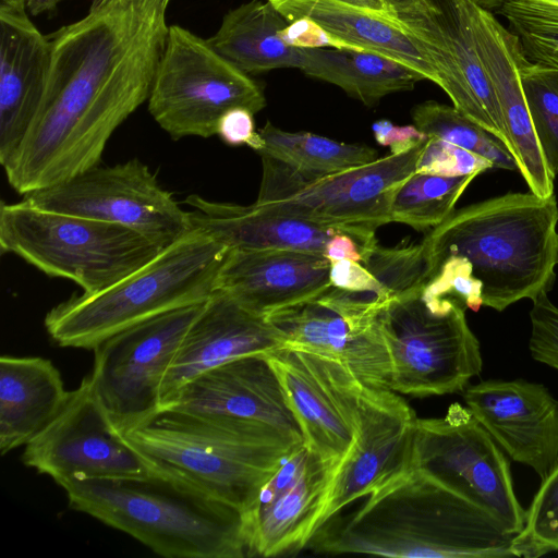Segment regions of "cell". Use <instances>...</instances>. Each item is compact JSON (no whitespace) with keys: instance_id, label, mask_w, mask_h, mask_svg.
<instances>
[{"instance_id":"cell-1","label":"cell","mask_w":558,"mask_h":558,"mask_svg":"<svg viewBox=\"0 0 558 558\" xmlns=\"http://www.w3.org/2000/svg\"><path fill=\"white\" fill-rule=\"evenodd\" d=\"M166 13L135 0H94L49 36L51 62L40 111L3 166L22 195L96 166L113 132L145 101L165 48Z\"/></svg>"},{"instance_id":"cell-2","label":"cell","mask_w":558,"mask_h":558,"mask_svg":"<svg viewBox=\"0 0 558 558\" xmlns=\"http://www.w3.org/2000/svg\"><path fill=\"white\" fill-rule=\"evenodd\" d=\"M328 521L306 546L331 554L405 558L517 557V534L414 469L368 495L350 514Z\"/></svg>"},{"instance_id":"cell-3","label":"cell","mask_w":558,"mask_h":558,"mask_svg":"<svg viewBox=\"0 0 558 558\" xmlns=\"http://www.w3.org/2000/svg\"><path fill=\"white\" fill-rule=\"evenodd\" d=\"M557 225L555 195L507 193L454 209L423 240L429 278L445 258L461 257L482 289L483 306L501 312L534 300L554 282Z\"/></svg>"},{"instance_id":"cell-4","label":"cell","mask_w":558,"mask_h":558,"mask_svg":"<svg viewBox=\"0 0 558 558\" xmlns=\"http://www.w3.org/2000/svg\"><path fill=\"white\" fill-rule=\"evenodd\" d=\"M69 506L168 558L247 557L243 512L153 470L143 476L74 478Z\"/></svg>"},{"instance_id":"cell-5","label":"cell","mask_w":558,"mask_h":558,"mask_svg":"<svg viewBox=\"0 0 558 558\" xmlns=\"http://www.w3.org/2000/svg\"><path fill=\"white\" fill-rule=\"evenodd\" d=\"M153 470L242 512L298 442L258 422L161 410L123 434Z\"/></svg>"},{"instance_id":"cell-6","label":"cell","mask_w":558,"mask_h":558,"mask_svg":"<svg viewBox=\"0 0 558 558\" xmlns=\"http://www.w3.org/2000/svg\"><path fill=\"white\" fill-rule=\"evenodd\" d=\"M229 251L191 230L116 284L94 294L73 295L52 307L45 328L60 347L94 350L138 323L205 302L216 290Z\"/></svg>"},{"instance_id":"cell-7","label":"cell","mask_w":558,"mask_h":558,"mask_svg":"<svg viewBox=\"0 0 558 558\" xmlns=\"http://www.w3.org/2000/svg\"><path fill=\"white\" fill-rule=\"evenodd\" d=\"M0 248L94 294L142 268L166 247L126 227L41 209L23 199L1 203Z\"/></svg>"},{"instance_id":"cell-8","label":"cell","mask_w":558,"mask_h":558,"mask_svg":"<svg viewBox=\"0 0 558 558\" xmlns=\"http://www.w3.org/2000/svg\"><path fill=\"white\" fill-rule=\"evenodd\" d=\"M425 143L327 174L302 171L259 155L263 175L258 197L252 205L263 211L342 229L369 250L378 244L376 229L391 222L393 195L415 172Z\"/></svg>"},{"instance_id":"cell-9","label":"cell","mask_w":558,"mask_h":558,"mask_svg":"<svg viewBox=\"0 0 558 558\" xmlns=\"http://www.w3.org/2000/svg\"><path fill=\"white\" fill-rule=\"evenodd\" d=\"M148 111L173 140L211 137L220 118L242 107L254 114L266 106L260 86L207 39L170 25L150 93Z\"/></svg>"},{"instance_id":"cell-10","label":"cell","mask_w":558,"mask_h":558,"mask_svg":"<svg viewBox=\"0 0 558 558\" xmlns=\"http://www.w3.org/2000/svg\"><path fill=\"white\" fill-rule=\"evenodd\" d=\"M422 289L390 300L379 312L391 390L418 398L461 392L482 371L480 342L463 306L434 312Z\"/></svg>"},{"instance_id":"cell-11","label":"cell","mask_w":558,"mask_h":558,"mask_svg":"<svg viewBox=\"0 0 558 558\" xmlns=\"http://www.w3.org/2000/svg\"><path fill=\"white\" fill-rule=\"evenodd\" d=\"M412 469L482 508L509 532L523 529L526 510L514 493L509 461L468 407L456 402L442 417L417 418Z\"/></svg>"},{"instance_id":"cell-12","label":"cell","mask_w":558,"mask_h":558,"mask_svg":"<svg viewBox=\"0 0 558 558\" xmlns=\"http://www.w3.org/2000/svg\"><path fill=\"white\" fill-rule=\"evenodd\" d=\"M204 302L162 313L94 348L95 391L123 435L160 411L162 380Z\"/></svg>"},{"instance_id":"cell-13","label":"cell","mask_w":558,"mask_h":558,"mask_svg":"<svg viewBox=\"0 0 558 558\" xmlns=\"http://www.w3.org/2000/svg\"><path fill=\"white\" fill-rule=\"evenodd\" d=\"M24 196L41 209L126 227L163 247L191 231L189 211L136 158L114 166H96Z\"/></svg>"},{"instance_id":"cell-14","label":"cell","mask_w":558,"mask_h":558,"mask_svg":"<svg viewBox=\"0 0 558 558\" xmlns=\"http://www.w3.org/2000/svg\"><path fill=\"white\" fill-rule=\"evenodd\" d=\"M22 461L59 486L74 478L135 477L153 471L114 426L89 375L24 446Z\"/></svg>"},{"instance_id":"cell-15","label":"cell","mask_w":558,"mask_h":558,"mask_svg":"<svg viewBox=\"0 0 558 558\" xmlns=\"http://www.w3.org/2000/svg\"><path fill=\"white\" fill-rule=\"evenodd\" d=\"M471 0H420L392 14L425 47L438 86L453 107L495 135L510 142L493 84L478 54Z\"/></svg>"},{"instance_id":"cell-16","label":"cell","mask_w":558,"mask_h":558,"mask_svg":"<svg viewBox=\"0 0 558 558\" xmlns=\"http://www.w3.org/2000/svg\"><path fill=\"white\" fill-rule=\"evenodd\" d=\"M266 356L301 427L304 444L338 465L359 434L363 385L341 363L310 351L281 347Z\"/></svg>"},{"instance_id":"cell-17","label":"cell","mask_w":558,"mask_h":558,"mask_svg":"<svg viewBox=\"0 0 558 558\" xmlns=\"http://www.w3.org/2000/svg\"><path fill=\"white\" fill-rule=\"evenodd\" d=\"M379 312L326 289L312 300L276 311L266 318L283 336V347L335 360L362 385L391 390V360Z\"/></svg>"},{"instance_id":"cell-18","label":"cell","mask_w":558,"mask_h":558,"mask_svg":"<svg viewBox=\"0 0 558 558\" xmlns=\"http://www.w3.org/2000/svg\"><path fill=\"white\" fill-rule=\"evenodd\" d=\"M359 416L357 437L336 468L316 531L348 505L412 470L418 417L411 405L393 390L363 385Z\"/></svg>"},{"instance_id":"cell-19","label":"cell","mask_w":558,"mask_h":558,"mask_svg":"<svg viewBox=\"0 0 558 558\" xmlns=\"http://www.w3.org/2000/svg\"><path fill=\"white\" fill-rule=\"evenodd\" d=\"M336 468L304 442L294 447L243 512L247 556L271 557L306 547Z\"/></svg>"},{"instance_id":"cell-20","label":"cell","mask_w":558,"mask_h":558,"mask_svg":"<svg viewBox=\"0 0 558 558\" xmlns=\"http://www.w3.org/2000/svg\"><path fill=\"white\" fill-rule=\"evenodd\" d=\"M462 392L469 410L512 460L542 480L558 463V401L545 386L488 379Z\"/></svg>"},{"instance_id":"cell-21","label":"cell","mask_w":558,"mask_h":558,"mask_svg":"<svg viewBox=\"0 0 558 558\" xmlns=\"http://www.w3.org/2000/svg\"><path fill=\"white\" fill-rule=\"evenodd\" d=\"M161 410L264 423L298 444L304 442L266 353L245 355L204 372L185 384Z\"/></svg>"},{"instance_id":"cell-22","label":"cell","mask_w":558,"mask_h":558,"mask_svg":"<svg viewBox=\"0 0 558 558\" xmlns=\"http://www.w3.org/2000/svg\"><path fill=\"white\" fill-rule=\"evenodd\" d=\"M283 345V336L266 317L254 314L216 289L190 326L162 380L160 410L185 384L204 372Z\"/></svg>"},{"instance_id":"cell-23","label":"cell","mask_w":558,"mask_h":558,"mask_svg":"<svg viewBox=\"0 0 558 558\" xmlns=\"http://www.w3.org/2000/svg\"><path fill=\"white\" fill-rule=\"evenodd\" d=\"M26 9L0 5V163L16 154L40 111L51 62L49 36Z\"/></svg>"},{"instance_id":"cell-24","label":"cell","mask_w":558,"mask_h":558,"mask_svg":"<svg viewBox=\"0 0 558 558\" xmlns=\"http://www.w3.org/2000/svg\"><path fill=\"white\" fill-rule=\"evenodd\" d=\"M472 14L478 54L497 96L518 171L530 192L549 197L554 195L555 175L539 147L522 89L520 41L490 11L474 2Z\"/></svg>"},{"instance_id":"cell-25","label":"cell","mask_w":558,"mask_h":558,"mask_svg":"<svg viewBox=\"0 0 558 558\" xmlns=\"http://www.w3.org/2000/svg\"><path fill=\"white\" fill-rule=\"evenodd\" d=\"M330 262L293 250H230L217 278L221 290L259 316L320 295L330 284Z\"/></svg>"},{"instance_id":"cell-26","label":"cell","mask_w":558,"mask_h":558,"mask_svg":"<svg viewBox=\"0 0 558 558\" xmlns=\"http://www.w3.org/2000/svg\"><path fill=\"white\" fill-rule=\"evenodd\" d=\"M185 204L192 208L187 210L191 230L207 234L229 250H293L324 255L328 240L345 232L263 211L253 205L213 202L196 194L189 195Z\"/></svg>"},{"instance_id":"cell-27","label":"cell","mask_w":558,"mask_h":558,"mask_svg":"<svg viewBox=\"0 0 558 558\" xmlns=\"http://www.w3.org/2000/svg\"><path fill=\"white\" fill-rule=\"evenodd\" d=\"M288 21L307 17L336 37L377 52L420 72L438 85V75L423 44L389 12L340 0H267Z\"/></svg>"},{"instance_id":"cell-28","label":"cell","mask_w":558,"mask_h":558,"mask_svg":"<svg viewBox=\"0 0 558 558\" xmlns=\"http://www.w3.org/2000/svg\"><path fill=\"white\" fill-rule=\"evenodd\" d=\"M69 391L59 369L39 356L0 359V451L25 446L59 412Z\"/></svg>"},{"instance_id":"cell-29","label":"cell","mask_w":558,"mask_h":558,"mask_svg":"<svg viewBox=\"0 0 558 558\" xmlns=\"http://www.w3.org/2000/svg\"><path fill=\"white\" fill-rule=\"evenodd\" d=\"M288 23L269 1L251 0L228 11L207 40L247 74L300 69L302 49L288 46L279 36Z\"/></svg>"},{"instance_id":"cell-30","label":"cell","mask_w":558,"mask_h":558,"mask_svg":"<svg viewBox=\"0 0 558 558\" xmlns=\"http://www.w3.org/2000/svg\"><path fill=\"white\" fill-rule=\"evenodd\" d=\"M299 70L340 87L366 106L387 95L411 90L426 80L420 72L384 54L348 49H302Z\"/></svg>"},{"instance_id":"cell-31","label":"cell","mask_w":558,"mask_h":558,"mask_svg":"<svg viewBox=\"0 0 558 558\" xmlns=\"http://www.w3.org/2000/svg\"><path fill=\"white\" fill-rule=\"evenodd\" d=\"M267 155L295 169L327 174L366 165L377 159V151L365 145L333 141L310 132H288L269 121L258 131Z\"/></svg>"},{"instance_id":"cell-32","label":"cell","mask_w":558,"mask_h":558,"mask_svg":"<svg viewBox=\"0 0 558 558\" xmlns=\"http://www.w3.org/2000/svg\"><path fill=\"white\" fill-rule=\"evenodd\" d=\"M476 178L474 174L440 177L414 172L396 191L391 207V222H400L423 231L440 225Z\"/></svg>"},{"instance_id":"cell-33","label":"cell","mask_w":558,"mask_h":558,"mask_svg":"<svg viewBox=\"0 0 558 558\" xmlns=\"http://www.w3.org/2000/svg\"><path fill=\"white\" fill-rule=\"evenodd\" d=\"M413 124L427 137H437L489 160L494 168L518 170L509 149L490 132L453 106L427 100L412 110Z\"/></svg>"},{"instance_id":"cell-34","label":"cell","mask_w":558,"mask_h":558,"mask_svg":"<svg viewBox=\"0 0 558 558\" xmlns=\"http://www.w3.org/2000/svg\"><path fill=\"white\" fill-rule=\"evenodd\" d=\"M519 72L534 131L547 166L558 173V71L527 60L521 51Z\"/></svg>"},{"instance_id":"cell-35","label":"cell","mask_w":558,"mask_h":558,"mask_svg":"<svg viewBox=\"0 0 558 558\" xmlns=\"http://www.w3.org/2000/svg\"><path fill=\"white\" fill-rule=\"evenodd\" d=\"M527 60L558 71V8L531 0H507L499 8Z\"/></svg>"},{"instance_id":"cell-36","label":"cell","mask_w":558,"mask_h":558,"mask_svg":"<svg viewBox=\"0 0 558 558\" xmlns=\"http://www.w3.org/2000/svg\"><path fill=\"white\" fill-rule=\"evenodd\" d=\"M514 549L523 558L558 551V463L542 480L523 529L514 537Z\"/></svg>"},{"instance_id":"cell-37","label":"cell","mask_w":558,"mask_h":558,"mask_svg":"<svg viewBox=\"0 0 558 558\" xmlns=\"http://www.w3.org/2000/svg\"><path fill=\"white\" fill-rule=\"evenodd\" d=\"M494 169L486 158L437 137H428L415 172L440 177L478 175Z\"/></svg>"},{"instance_id":"cell-38","label":"cell","mask_w":558,"mask_h":558,"mask_svg":"<svg viewBox=\"0 0 558 558\" xmlns=\"http://www.w3.org/2000/svg\"><path fill=\"white\" fill-rule=\"evenodd\" d=\"M532 301L530 352L535 361L558 369V307L547 292Z\"/></svg>"},{"instance_id":"cell-39","label":"cell","mask_w":558,"mask_h":558,"mask_svg":"<svg viewBox=\"0 0 558 558\" xmlns=\"http://www.w3.org/2000/svg\"><path fill=\"white\" fill-rule=\"evenodd\" d=\"M280 38L294 48L302 49H340L366 51L362 48L342 40L317 22L300 17L288 23V25L279 32Z\"/></svg>"},{"instance_id":"cell-40","label":"cell","mask_w":558,"mask_h":558,"mask_svg":"<svg viewBox=\"0 0 558 558\" xmlns=\"http://www.w3.org/2000/svg\"><path fill=\"white\" fill-rule=\"evenodd\" d=\"M216 135L230 146L246 145L256 151L264 145L255 130L254 113L242 107L232 108L220 118Z\"/></svg>"},{"instance_id":"cell-41","label":"cell","mask_w":558,"mask_h":558,"mask_svg":"<svg viewBox=\"0 0 558 558\" xmlns=\"http://www.w3.org/2000/svg\"><path fill=\"white\" fill-rule=\"evenodd\" d=\"M329 279L331 287L372 294L378 283L374 275L363 264L342 259L330 264Z\"/></svg>"},{"instance_id":"cell-42","label":"cell","mask_w":558,"mask_h":558,"mask_svg":"<svg viewBox=\"0 0 558 558\" xmlns=\"http://www.w3.org/2000/svg\"><path fill=\"white\" fill-rule=\"evenodd\" d=\"M372 131L376 142L390 148L391 154H402L427 142L428 137L414 124L395 125L388 120L373 123Z\"/></svg>"},{"instance_id":"cell-43","label":"cell","mask_w":558,"mask_h":558,"mask_svg":"<svg viewBox=\"0 0 558 558\" xmlns=\"http://www.w3.org/2000/svg\"><path fill=\"white\" fill-rule=\"evenodd\" d=\"M367 251L368 250H365L354 236L345 232H340L328 240L325 245L324 256L330 264L342 259L363 263L364 255Z\"/></svg>"},{"instance_id":"cell-44","label":"cell","mask_w":558,"mask_h":558,"mask_svg":"<svg viewBox=\"0 0 558 558\" xmlns=\"http://www.w3.org/2000/svg\"><path fill=\"white\" fill-rule=\"evenodd\" d=\"M25 8L32 15H39L56 10L60 0H24Z\"/></svg>"},{"instance_id":"cell-45","label":"cell","mask_w":558,"mask_h":558,"mask_svg":"<svg viewBox=\"0 0 558 558\" xmlns=\"http://www.w3.org/2000/svg\"><path fill=\"white\" fill-rule=\"evenodd\" d=\"M356 7L365 8L377 12H388L384 0H340Z\"/></svg>"},{"instance_id":"cell-46","label":"cell","mask_w":558,"mask_h":558,"mask_svg":"<svg viewBox=\"0 0 558 558\" xmlns=\"http://www.w3.org/2000/svg\"><path fill=\"white\" fill-rule=\"evenodd\" d=\"M420 0H384L388 12L392 15L398 12L408 10L415 5Z\"/></svg>"},{"instance_id":"cell-47","label":"cell","mask_w":558,"mask_h":558,"mask_svg":"<svg viewBox=\"0 0 558 558\" xmlns=\"http://www.w3.org/2000/svg\"><path fill=\"white\" fill-rule=\"evenodd\" d=\"M137 2L144 3L151 8H155L163 13H166L168 4L171 0H135Z\"/></svg>"},{"instance_id":"cell-48","label":"cell","mask_w":558,"mask_h":558,"mask_svg":"<svg viewBox=\"0 0 558 558\" xmlns=\"http://www.w3.org/2000/svg\"><path fill=\"white\" fill-rule=\"evenodd\" d=\"M478 7L485 9V10H493L498 9L505 1L507 0H471Z\"/></svg>"},{"instance_id":"cell-49","label":"cell","mask_w":558,"mask_h":558,"mask_svg":"<svg viewBox=\"0 0 558 558\" xmlns=\"http://www.w3.org/2000/svg\"><path fill=\"white\" fill-rule=\"evenodd\" d=\"M0 5L17 8V9H26L24 0H0Z\"/></svg>"},{"instance_id":"cell-50","label":"cell","mask_w":558,"mask_h":558,"mask_svg":"<svg viewBox=\"0 0 558 558\" xmlns=\"http://www.w3.org/2000/svg\"><path fill=\"white\" fill-rule=\"evenodd\" d=\"M531 1H535L538 3L545 4V5L558 8V0H531Z\"/></svg>"},{"instance_id":"cell-51","label":"cell","mask_w":558,"mask_h":558,"mask_svg":"<svg viewBox=\"0 0 558 558\" xmlns=\"http://www.w3.org/2000/svg\"><path fill=\"white\" fill-rule=\"evenodd\" d=\"M557 265H558V242H557Z\"/></svg>"}]
</instances>
